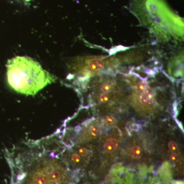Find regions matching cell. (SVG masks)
Masks as SVG:
<instances>
[{
	"instance_id": "obj_1",
	"label": "cell",
	"mask_w": 184,
	"mask_h": 184,
	"mask_svg": "<svg viewBox=\"0 0 184 184\" xmlns=\"http://www.w3.org/2000/svg\"><path fill=\"white\" fill-rule=\"evenodd\" d=\"M60 142L59 134H55L17 148L9 156L12 184H69Z\"/></svg>"
},
{
	"instance_id": "obj_2",
	"label": "cell",
	"mask_w": 184,
	"mask_h": 184,
	"mask_svg": "<svg viewBox=\"0 0 184 184\" xmlns=\"http://www.w3.org/2000/svg\"><path fill=\"white\" fill-rule=\"evenodd\" d=\"M130 9L160 42L183 40V21L163 0H131Z\"/></svg>"
},
{
	"instance_id": "obj_3",
	"label": "cell",
	"mask_w": 184,
	"mask_h": 184,
	"mask_svg": "<svg viewBox=\"0 0 184 184\" xmlns=\"http://www.w3.org/2000/svg\"><path fill=\"white\" fill-rule=\"evenodd\" d=\"M9 85L18 93L34 95L56 81L55 76L44 70L37 61L27 56H17L7 62Z\"/></svg>"
},
{
	"instance_id": "obj_4",
	"label": "cell",
	"mask_w": 184,
	"mask_h": 184,
	"mask_svg": "<svg viewBox=\"0 0 184 184\" xmlns=\"http://www.w3.org/2000/svg\"><path fill=\"white\" fill-rule=\"evenodd\" d=\"M108 64L107 56H80L69 61L68 68L71 76L84 80L105 71Z\"/></svg>"
},
{
	"instance_id": "obj_5",
	"label": "cell",
	"mask_w": 184,
	"mask_h": 184,
	"mask_svg": "<svg viewBox=\"0 0 184 184\" xmlns=\"http://www.w3.org/2000/svg\"><path fill=\"white\" fill-rule=\"evenodd\" d=\"M138 94H139V100L141 104L144 105H149L153 102L155 93L151 89V88H150L148 90L143 92L142 93Z\"/></svg>"
},
{
	"instance_id": "obj_6",
	"label": "cell",
	"mask_w": 184,
	"mask_h": 184,
	"mask_svg": "<svg viewBox=\"0 0 184 184\" xmlns=\"http://www.w3.org/2000/svg\"><path fill=\"white\" fill-rule=\"evenodd\" d=\"M118 146V141L114 138H110L107 140L104 145V148L106 152L112 153L114 152Z\"/></svg>"
},
{
	"instance_id": "obj_7",
	"label": "cell",
	"mask_w": 184,
	"mask_h": 184,
	"mask_svg": "<svg viewBox=\"0 0 184 184\" xmlns=\"http://www.w3.org/2000/svg\"><path fill=\"white\" fill-rule=\"evenodd\" d=\"M101 133V128L99 126L97 125H93L89 126L87 130V137H91V138H94L100 135Z\"/></svg>"
},
{
	"instance_id": "obj_8",
	"label": "cell",
	"mask_w": 184,
	"mask_h": 184,
	"mask_svg": "<svg viewBox=\"0 0 184 184\" xmlns=\"http://www.w3.org/2000/svg\"><path fill=\"white\" fill-rule=\"evenodd\" d=\"M130 153V156L133 159H139L142 156V149L140 146H135L131 148Z\"/></svg>"
},
{
	"instance_id": "obj_9",
	"label": "cell",
	"mask_w": 184,
	"mask_h": 184,
	"mask_svg": "<svg viewBox=\"0 0 184 184\" xmlns=\"http://www.w3.org/2000/svg\"><path fill=\"white\" fill-rule=\"evenodd\" d=\"M110 96L109 95V93H102L99 95V100L101 103H105L108 101L110 100Z\"/></svg>"
},
{
	"instance_id": "obj_10",
	"label": "cell",
	"mask_w": 184,
	"mask_h": 184,
	"mask_svg": "<svg viewBox=\"0 0 184 184\" xmlns=\"http://www.w3.org/2000/svg\"><path fill=\"white\" fill-rule=\"evenodd\" d=\"M70 160L74 163H78L81 160V156H80L78 153H73L71 155Z\"/></svg>"
},
{
	"instance_id": "obj_11",
	"label": "cell",
	"mask_w": 184,
	"mask_h": 184,
	"mask_svg": "<svg viewBox=\"0 0 184 184\" xmlns=\"http://www.w3.org/2000/svg\"><path fill=\"white\" fill-rule=\"evenodd\" d=\"M78 154L80 155L81 157H85L87 156L88 154V151L87 148L84 147H80L78 149Z\"/></svg>"
},
{
	"instance_id": "obj_12",
	"label": "cell",
	"mask_w": 184,
	"mask_h": 184,
	"mask_svg": "<svg viewBox=\"0 0 184 184\" xmlns=\"http://www.w3.org/2000/svg\"><path fill=\"white\" fill-rule=\"evenodd\" d=\"M180 158V156L177 153L173 152L170 155V160L173 162L176 163V162H179Z\"/></svg>"
},
{
	"instance_id": "obj_13",
	"label": "cell",
	"mask_w": 184,
	"mask_h": 184,
	"mask_svg": "<svg viewBox=\"0 0 184 184\" xmlns=\"http://www.w3.org/2000/svg\"><path fill=\"white\" fill-rule=\"evenodd\" d=\"M168 147L171 151H176L177 148V144L174 141H171L169 142Z\"/></svg>"
},
{
	"instance_id": "obj_14",
	"label": "cell",
	"mask_w": 184,
	"mask_h": 184,
	"mask_svg": "<svg viewBox=\"0 0 184 184\" xmlns=\"http://www.w3.org/2000/svg\"><path fill=\"white\" fill-rule=\"evenodd\" d=\"M114 118L111 116H109L106 118V123L107 124H112L114 122Z\"/></svg>"
}]
</instances>
